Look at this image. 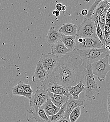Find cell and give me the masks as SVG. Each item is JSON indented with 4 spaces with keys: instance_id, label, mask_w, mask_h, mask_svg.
Segmentation results:
<instances>
[{
    "instance_id": "6da1fadb",
    "label": "cell",
    "mask_w": 110,
    "mask_h": 122,
    "mask_svg": "<svg viewBox=\"0 0 110 122\" xmlns=\"http://www.w3.org/2000/svg\"><path fill=\"white\" fill-rule=\"evenodd\" d=\"M58 76L68 77L77 84L83 81L86 76V67L76 49L60 58L57 65L47 77Z\"/></svg>"
},
{
    "instance_id": "9c48e42d",
    "label": "cell",
    "mask_w": 110,
    "mask_h": 122,
    "mask_svg": "<svg viewBox=\"0 0 110 122\" xmlns=\"http://www.w3.org/2000/svg\"><path fill=\"white\" fill-rule=\"evenodd\" d=\"M48 76L47 71L44 68L40 61H38L36 63L34 75L32 77V81L34 83L39 81L43 84Z\"/></svg>"
},
{
    "instance_id": "836d02e7",
    "label": "cell",
    "mask_w": 110,
    "mask_h": 122,
    "mask_svg": "<svg viewBox=\"0 0 110 122\" xmlns=\"http://www.w3.org/2000/svg\"><path fill=\"white\" fill-rule=\"evenodd\" d=\"M106 46H110V37L109 39H108L106 41V44H105Z\"/></svg>"
},
{
    "instance_id": "5b68a950",
    "label": "cell",
    "mask_w": 110,
    "mask_h": 122,
    "mask_svg": "<svg viewBox=\"0 0 110 122\" xmlns=\"http://www.w3.org/2000/svg\"><path fill=\"white\" fill-rule=\"evenodd\" d=\"M104 46L98 38H89L76 36V49H90L99 48Z\"/></svg>"
},
{
    "instance_id": "3957f363",
    "label": "cell",
    "mask_w": 110,
    "mask_h": 122,
    "mask_svg": "<svg viewBox=\"0 0 110 122\" xmlns=\"http://www.w3.org/2000/svg\"><path fill=\"white\" fill-rule=\"evenodd\" d=\"M85 98L89 101H94L99 95L100 90L97 84V78L93 74L91 65L86 67Z\"/></svg>"
},
{
    "instance_id": "ffe728a7",
    "label": "cell",
    "mask_w": 110,
    "mask_h": 122,
    "mask_svg": "<svg viewBox=\"0 0 110 122\" xmlns=\"http://www.w3.org/2000/svg\"><path fill=\"white\" fill-rule=\"evenodd\" d=\"M76 36H67L62 35L61 41L70 52L76 49Z\"/></svg>"
},
{
    "instance_id": "484cf974",
    "label": "cell",
    "mask_w": 110,
    "mask_h": 122,
    "mask_svg": "<svg viewBox=\"0 0 110 122\" xmlns=\"http://www.w3.org/2000/svg\"><path fill=\"white\" fill-rule=\"evenodd\" d=\"M96 35L97 38H98V39L100 40V41L104 46L105 45L106 41L104 38L103 32L98 24V22H97L96 24Z\"/></svg>"
},
{
    "instance_id": "f546056e",
    "label": "cell",
    "mask_w": 110,
    "mask_h": 122,
    "mask_svg": "<svg viewBox=\"0 0 110 122\" xmlns=\"http://www.w3.org/2000/svg\"><path fill=\"white\" fill-rule=\"evenodd\" d=\"M54 122H70V121L69 119V118H67L64 117L61 119H60L59 120Z\"/></svg>"
},
{
    "instance_id": "cb8c5ba5",
    "label": "cell",
    "mask_w": 110,
    "mask_h": 122,
    "mask_svg": "<svg viewBox=\"0 0 110 122\" xmlns=\"http://www.w3.org/2000/svg\"><path fill=\"white\" fill-rule=\"evenodd\" d=\"M81 115V108L78 107L75 108L70 114L69 119L70 122H76Z\"/></svg>"
},
{
    "instance_id": "ba28073f",
    "label": "cell",
    "mask_w": 110,
    "mask_h": 122,
    "mask_svg": "<svg viewBox=\"0 0 110 122\" xmlns=\"http://www.w3.org/2000/svg\"><path fill=\"white\" fill-rule=\"evenodd\" d=\"M59 58L57 56L52 53L48 54L42 53L41 55L39 61H40L44 68L47 71L48 75L52 73L57 65Z\"/></svg>"
},
{
    "instance_id": "8992f818",
    "label": "cell",
    "mask_w": 110,
    "mask_h": 122,
    "mask_svg": "<svg viewBox=\"0 0 110 122\" xmlns=\"http://www.w3.org/2000/svg\"><path fill=\"white\" fill-rule=\"evenodd\" d=\"M77 36L97 38L96 33V25L91 20L85 18L83 22L77 27Z\"/></svg>"
},
{
    "instance_id": "d590c367",
    "label": "cell",
    "mask_w": 110,
    "mask_h": 122,
    "mask_svg": "<svg viewBox=\"0 0 110 122\" xmlns=\"http://www.w3.org/2000/svg\"><path fill=\"white\" fill-rule=\"evenodd\" d=\"M108 122H110V115H109V117L108 119Z\"/></svg>"
},
{
    "instance_id": "52a82bcc",
    "label": "cell",
    "mask_w": 110,
    "mask_h": 122,
    "mask_svg": "<svg viewBox=\"0 0 110 122\" xmlns=\"http://www.w3.org/2000/svg\"><path fill=\"white\" fill-rule=\"evenodd\" d=\"M47 91L45 89H37L34 94H32L30 100V105L36 112L39 108L43 106L48 98Z\"/></svg>"
},
{
    "instance_id": "7c38bea8",
    "label": "cell",
    "mask_w": 110,
    "mask_h": 122,
    "mask_svg": "<svg viewBox=\"0 0 110 122\" xmlns=\"http://www.w3.org/2000/svg\"><path fill=\"white\" fill-rule=\"evenodd\" d=\"M47 96L50 99L52 102L59 108L67 103L71 96V95H58L49 92H47Z\"/></svg>"
},
{
    "instance_id": "d4e9b609",
    "label": "cell",
    "mask_w": 110,
    "mask_h": 122,
    "mask_svg": "<svg viewBox=\"0 0 110 122\" xmlns=\"http://www.w3.org/2000/svg\"><path fill=\"white\" fill-rule=\"evenodd\" d=\"M102 0H96L94 1V2L92 4V5L91 6V7L89 8V10H88V14L86 16L85 18L88 19H91V18L92 16V15L95 11V10H96V8L99 4V3L101 2Z\"/></svg>"
},
{
    "instance_id": "30bf717a",
    "label": "cell",
    "mask_w": 110,
    "mask_h": 122,
    "mask_svg": "<svg viewBox=\"0 0 110 122\" xmlns=\"http://www.w3.org/2000/svg\"><path fill=\"white\" fill-rule=\"evenodd\" d=\"M44 89L47 92H51L53 94L62 95H70L68 92V88L58 85L55 83L48 84L43 86Z\"/></svg>"
},
{
    "instance_id": "d6986e66",
    "label": "cell",
    "mask_w": 110,
    "mask_h": 122,
    "mask_svg": "<svg viewBox=\"0 0 110 122\" xmlns=\"http://www.w3.org/2000/svg\"><path fill=\"white\" fill-rule=\"evenodd\" d=\"M43 107L45 112L48 117L55 115L59 112L60 109L56 107L52 102L49 98H47L46 102L43 105Z\"/></svg>"
},
{
    "instance_id": "e0dca14e",
    "label": "cell",
    "mask_w": 110,
    "mask_h": 122,
    "mask_svg": "<svg viewBox=\"0 0 110 122\" xmlns=\"http://www.w3.org/2000/svg\"><path fill=\"white\" fill-rule=\"evenodd\" d=\"M85 90V86L83 81H81L77 85L68 87V92L72 98L75 100H79V95Z\"/></svg>"
},
{
    "instance_id": "8fae6325",
    "label": "cell",
    "mask_w": 110,
    "mask_h": 122,
    "mask_svg": "<svg viewBox=\"0 0 110 122\" xmlns=\"http://www.w3.org/2000/svg\"><path fill=\"white\" fill-rule=\"evenodd\" d=\"M85 101L84 100H75L71 96L67 102L66 109L65 112L64 117L67 118L69 117L71 112L76 107H81L84 105Z\"/></svg>"
},
{
    "instance_id": "2e32d148",
    "label": "cell",
    "mask_w": 110,
    "mask_h": 122,
    "mask_svg": "<svg viewBox=\"0 0 110 122\" xmlns=\"http://www.w3.org/2000/svg\"><path fill=\"white\" fill-rule=\"evenodd\" d=\"M77 26L72 23H67L64 24L60 27L59 31L62 35L67 36H77Z\"/></svg>"
},
{
    "instance_id": "4fadbf2b",
    "label": "cell",
    "mask_w": 110,
    "mask_h": 122,
    "mask_svg": "<svg viewBox=\"0 0 110 122\" xmlns=\"http://www.w3.org/2000/svg\"><path fill=\"white\" fill-rule=\"evenodd\" d=\"M28 112L32 114L37 122H53L49 119L45 113L43 105L40 107L37 112L32 108H30Z\"/></svg>"
},
{
    "instance_id": "603a6c76",
    "label": "cell",
    "mask_w": 110,
    "mask_h": 122,
    "mask_svg": "<svg viewBox=\"0 0 110 122\" xmlns=\"http://www.w3.org/2000/svg\"><path fill=\"white\" fill-rule=\"evenodd\" d=\"M66 106H67V103L64 104L63 106L60 108V110L56 114L51 117H48L49 119L52 122H56L59 120L63 117H64V114L66 109Z\"/></svg>"
},
{
    "instance_id": "4dcf8cb0",
    "label": "cell",
    "mask_w": 110,
    "mask_h": 122,
    "mask_svg": "<svg viewBox=\"0 0 110 122\" xmlns=\"http://www.w3.org/2000/svg\"><path fill=\"white\" fill-rule=\"evenodd\" d=\"M107 110L109 112V115H110V97L108 96L107 102Z\"/></svg>"
},
{
    "instance_id": "9a60e30c",
    "label": "cell",
    "mask_w": 110,
    "mask_h": 122,
    "mask_svg": "<svg viewBox=\"0 0 110 122\" xmlns=\"http://www.w3.org/2000/svg\"><path fill=\"white\" fill-rule=\"evenodd\" d=\"M51 53L61 58L70 52L61 41L51 46Z\"/></svg>"
},
{
    "instance_id": "f1b7e54d",
    "label": "cell",
    "mask_w": 110,
    "mask_h": 122,
    "mask_svg": "<svg viewBox=\"0 0 110 122\" xmlns=\"http://www.w3.org/2000/svg\"><path fill=\"white\" fill-rule=\"evenodd\" d=\"M63 4L62 3H57L55 5V10L60 12L62 11V7Z\"/></svg>"
},
{
    "instance_id": "83f0119b",
    "label": "cell",
    "mask_w": 110,
    "mask_h": 122,
    "mask_svg": "<svg viewBox=\"0 0 110 122\" xmlns=\"http://www.w3.org/2000/svg\"><path fill=\"white\" fill-rule=\"evenodd\" d=\"M104 36L105 41L109 39L110 37V21L106 23L105 30L104 32Z\"/></svg>"
},
{
    "instance_id": "5bb4252c",
    "label": "cell",
    "mask_w": 110,
    "mask_h": 122,
    "mask_svg": "<svg viewBox=\"0 0 110 122\" xmlns=\"http://www.w3.org/2000/svg\"><path fill=\"white\" fill-rule=\"evenodd\" d=\"M62 34L59 31L54 29V27L52 26L49 29L46 36V41L47 43L51 46L59 41H61Z\"/></svg>"
},
{
    "instance_id": "d6a6232c",
    "label": "cell",
    "mask_w": 110,
    "mask_h": 122,
    "mask_svg": "<svg viewBox=\"0 0 110 122\" xmlns=\"http://www.w3.org/2000/svg\"><path fill=\"white\" fill-rule=\"evenodd\" d=\"M88 11L87 9H84L81 10V13L82 15L83 16H86L88 14Z\"/></svg>"
},
{
    "instance_id": "4316f807",
    "label": "cell",
    "mask_w": 110,
    "mask_h": 122,
    "mask_svg": "<svg viewBox=\"0 0 110 122\" xmlns=\"http://www.w3.org/2000/svg\"><path fill=\"white\" fill-rule=\"evenodd\" d=\"M33 92V91L32 89L31 86L28 84H25V86L24 90V96L30 100L32 98Z\"/></svg>"
},
{
    "instance_id": "44dd1931",
    "label": "cell",
    "mask_w": 110,
    "mask_h": 122,
    "mask_svg": "<svg viewBox=\"0 0 110 122\" xmlns=\"http://www.w3.org/2000/svg\"><path fill=\"white\" fill-rule=\"evenodd\" d=\"M110 7V2H109L108 5H107V6L105 9V10L104 11V12L102 13V14H101V15L100 16L98 22V24L101 28V29H102V30L103 32H104V30H105V25L107 21V12Z\"/></svg>"
},
{
    "instance_id": "7a4b0ae2",
    "label": "cell",
    "mask_w": 110,
    "mask_h": 122,
    "mask_svg": "<svg viewBox=\"0 0 110 122\" xmlns=\"http://www.w3.org/2000/svg\"><path fill=\"white\" fill-rule=\"evenodd\" d=\"M77 50L85 67L109 55V50L105 45L99 48Z\"/></svg>"
},
{
    "instance_id": "8d00e7d4",
    "label": "cell",
    "mask_w": 110,
    "mask_h": 122,
    "mask_svg": "<svg viewBox=\"0 0 110 122\" xmlns=\"http://www.w3.org/2000/svg\"><path fill=\"white\" fill-rule=\"evenodd\" d=\"M108 96H109L110 97V92H109V94H108Z\"/></svg>"
},
{
    "instance_id": "277c9868",
    "label": "cell",
    "mask_w": 110,
    "mask_h": 122,
    "mask_svg": "<svg viewBox=\"0 0 110 122\" xmlns=\"http://www.w3.org/2000/svg\"><path fill=\"white\" fill-rule=\"evenodd\" d=\"M109 55L91 64L93 74L100 81L105 80L106 75L110 71V64L109 62Z\"/></svg>"
},
{
    "instance_id": "ac0fdd59",
    "label": "cell",
    "mask_w": 110,
    "mask_h": 122,
    "mask_svg": "<svg viewBox=\"0 0 110 122\" xmlns=\"http://www.w3.org/2000/svg\"><path fill=\"white\" fill-rule=\"evenodd\" d=\"M108 3L109 2H108L107 0H102L96 8V10H95L91 18V20L95 24H96L98 22L100 16L101 15L102 13L104 12L105 9L107 6Z\"/></svg>"
},
{
    "instance_id": "1f68e13d",
    "label": "cell",
    "mask_w": 110,
    "mask_h": 122,
    "mask_svg": "<svg viewBox=\"0 0 110 122\" xmlns=\"http://www.w3.org/2000/svg\"><path fill=\"white\" fill-rule=\"evenodd\" d=\"M52 14H53V15L58 17V16H60V12L55 10L52 12Z\"/></svg>"
},
{
    "instance_id": "7402d4cb",
    "label": "cell",
    "mask_w": 110,
    "mask_h": 122,
    "mask_svg": "<svg viewBox=\"0 0 110 122\" xmlns=\"http://www.w3.org/2000/svg\"><path fill=\"white\" fill-rule=\"evenodd\" d=\"M25 86V84L22 81H19L17 84L12 88V92L14 95L17 96H24V90Z\"/></svg>"
},
{
    "instance_id": "e575fe53",
    "label": "cell",
    "mask_w": 110,
    "mask_h": 122,
    "mask_svg": "<svg viewBox=\"0 0 110 122\" xmlns=\"http://www.w3.org/2000/svg\"><path fill=\"white\" fill-rule=\"evenodd\" d=\"M66 9H67L66 6H65V5H63V6L62 7V11H65L66 10Z\"/></svg>"
}]
</instances>
